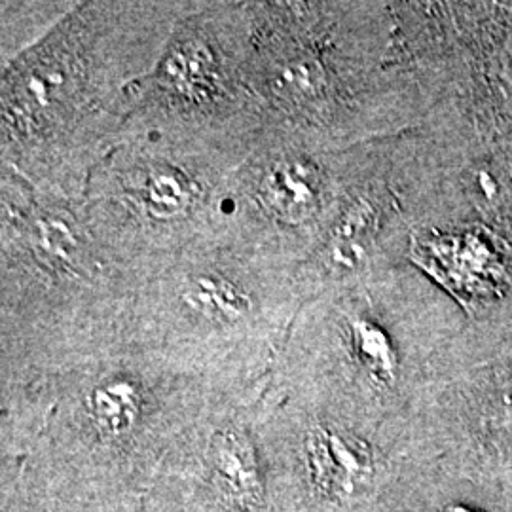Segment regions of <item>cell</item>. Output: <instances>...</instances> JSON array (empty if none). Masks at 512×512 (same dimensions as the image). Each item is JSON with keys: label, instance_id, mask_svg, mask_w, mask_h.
<instances>
[{"label": "cell", "instance_id": "obj_3", "mask_svg": "<svg viewBox=\"0 0 512 512\" xmlns=\"http://www.w3.org/2000/svg\"><path fill=\"white\" fill-rule=\"evenodd\" d=\"M311 482L327 499H348L365 490L374 478L372 448L357 435L317 425L306 439Z\"/></svg>", "mask_w": 512, "mask_h": 512}, {"label": "cell", "instance_id": "obj_6", "mask_svg": "<svg viewBox=\"0 0 512 512\" xmlns=\"http://www.w3.org/2000/svg\"><path fill=\"white\" fill-rule=\"evenodd\" d=\"M211 469L220 492L238 505H253L260 497L255 450L239 431H222L211 442Z\"/></svg>", "mask_w": 512, "mask_h": 512}, {"label": "cell", "instance_id": "obj_8", "mask_svg": "<svg viewBox=\"0 0 512 512\" xmlns=\"http://www.w3.org/2000/svg\"><path fill=\"white\" fill-rule=\"evenodd\" d=\"M349 330L359 363L380 384H393L397 374V355L384 330L366 319H353Z\"/></svg>", "mask_w": 512, "mask_h": 512}, {"label": "cell", "instance_id": "obj_5", "mask_svg": "<svg viewBox=\"0 0 512 512\" xmlns=\"http://www.w3.org/2000/svg\"><path fill=\"white\" fill-rule=\"evenodd\" d=\"M129 207L152 224H173L190 220L203 192L184 169L171 162H150L129 171L124 179Z\"/></svg>", "mask_w": 512, "mask_h": 512}, {"label": "cell", "instance_id": "obj_2", "mask_svg": "<svg viewBox=\"0 0 512 512\" xmlns=\"http://www.w3.org/2000/svg\"><path fill=\"white\" fill-rule=\"evenodd\" d=\"M167 293L188 315L219 327H236L247 321L260 298L251 289V281L236 268L202 264H190Z\"/></svg>", "mask_w": 512, "mask_h": 512}, {"label": "cell", "instance_id": "obj_4", "mask_svg": "<svg viewBox=\"0 0 512 512\" xmlns=\"http://www.w3.org/2000/svg\"><path fill=\"white\" fill-rule=\"evenodd\" d=\"M323 177L319 167L306 158L281 156L268 160L256 181L255 202L266 220L298 228L310 222L321 207Z\"/></svg>", "mask_w": 512, "mask_h": 512}, {"label": "cell", "instance_id": "obj_10", "mask_svg": "<svg viewBox=\"0 0 512 512\" xmlns=\"http://www.w3.org/2000/svg\"><path fill=\"white\" fill-rule=\"evenodd\" d=\"M444 512H482L476 511V509H471V507H465V505H450V507H446Z\"/></svg>", "mask_w": 512, "mask_h": 512}, {"label": "cell", "instance_id": "obj_9", "mask_svg": "<svg viewBox=\"0 0 512 512\" xmlns=\"http://www.w3.org/2000/svg\"><path fill=\"white\" fill-rule=\"evenodd\" d=\"M490 418L495 427L512 431V384L501 387L499 397L490 406Z\"/></svg>", "mask_w": 512, "mask_h": 512}, {"label": "cell", "instance_id": "obj_7", "mask_svg": "<svg viewBox=\"0 0 512 512\" xmlns=\"http://www.w3.org/2000/svg\"><path fill=\"white\" fill-rule=\"evenodd\" d=\"M141 389L128 378H110L88 397V412L95 427L109 437L129 433L141 416Z\"/></svg>", "mask_w": 512, "mask_h": 512}, {"label": "cell", "instance_id": "obj_1", "mask_svg": "<svg viewBox=\"0 0 512 512\" xmlns=\"http://www.w3.org/2000/svg\"><path fill=\"white\" fill-rule=\"evenodd\" d=\"M410 256L469 311L512 285V249L486 228L418 236Z\"/></svg>", "mask_w": 512, "mask_h": 512}]
</instances>
